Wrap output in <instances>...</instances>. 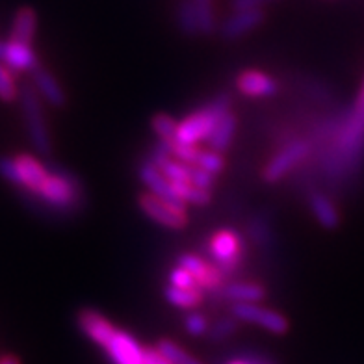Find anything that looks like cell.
Returning a JSON list of instances; mask_svg holds the SVG:
<instances>
[{
    "instance_id": "obj_1",
    "label": "cell",
    "mask_w": 364,
    "mask_h": 364,
    "mask_svg": "<svg viewBox=\"0 0 364 364\" xmlns=\"http://www.w3.org/2000/svg\"><path fill=\"white\" fill-rule=\"evenodd\" d=\"M229 106L230 97L227 93H221L214 101L188 115L186 119L178 123L175 144L197 145L203 139L210 138L212 130L216 129L221 117L229 114Z\"/></svg>"
},
{
    "instance_id": "obj_2",
    "label": "cell",
    "mask_w": 364,
    "mask_h": 364,
    "mask_svg": "<svg viewBox=\"0 0 364 364\" xmlns=\"http://www.w3.org/2000/svg\"><path fill=\"white\" fill-rule=\"evenodd\" d=\"M36 197L54 210H75L80 205L82 186L71 173L53 169L48 173V178L43 182V186L39 188V192L36 193Z\"/></svg>"
},
{
    "instance_id": "obj_3",
    "label": "cell",
    "mask_w": 364,
    "mask_h": 364,
    "mask_svg": "<svg viewBox=\"0 0 364 364\" xmlns=\"http://www.w3.org/2000/svg\"><path fill=\"white\" fill-rule=\"evenodd\" d=\"M341 160L344 164H359L364 153V82L353 110L348 115L344 130L338 136Z\"/></svg>"
},
{
    "instance_id": "obj_4",
    "label": "cell",
    "mask_w": 364,
    "mask_h": 364,
    "mask_svg": "<svg viewBox=\"0 0 364 364\" xmlns=\"http://www.w3.org/2000/svg\"><path fill=\"white\" fill-rule=\"evenodd\" d=\"M21 105H23V114L30 141H32L38 153L48 154L50 149H53V144H50V136H48L47 125H45V115L43 110H41V102H39V95L36 93L34 84H24L21 87Z\"/></svg>"
},
{
    "instance_id": "obj_5",
    "label": "cell",
    "mask_w": 364,
    "mask_h": 364,
    "mask_svg": "<svg viewBox=\"0 0 364 364\" xmlns=\"http://www.w3.org/2000/svg\"><path fill=\"white\" fill-rule=\"evenodd\" d=\"M230 314L238 321H247V323L264 327L273 335H284L290 327L288 320L281 312L260 307L257 303H232Z\"/></svg>"
},
{
    "instance_id": "obj_6",
    "label": "cell",
    "mask_w": 364,
    "mask_h": 364,
    "mask_svg": "<svg viewBox=\"0 0 364 364\" xmlns=\"http://www.w3.org/2000/svg\"><path fill=\"white\" fill-rule=\"evenodd\" d=\"M101 348L106 351L112 364H145V348L139 346L134 336L117 327L112 329Z\"/></svg>"
},
{
    "instance_id": "obj_7",
    "label": "cell",
    "mask_w": 364,
    "mask_h": 364,
    "mask_svg": "<svg viewBox=\"0 0 364 364\" xmlns=\"http://www.w3.org/2000/svg\"><path fill=\"white\" fill-rule=\"evenodd\" d=\"M210 253L216 268L223 275L235 272L242 262V240L235 230H220L210 242Z\"/></svg>"
},
{
    "instance_id": "obj_8",
    "label": "cell",
    "mask_w": 364,
    "mask_h": 364,
    "mask_svg": "<svg viewBox=\"0 0 364 364\" xmlns=\"http://www.w3.org/2000/svg\"><path fill=\"white\" fill-rule=\"evenodd\" d=\"M138 205L145 212V216H149L153 221L160 223V225L169 227V229H182V227H186V212L177 208V206L169 205L168 201H164V199L153 196V193L139 196Z\"/></svg>"
},
{
    "instance_id": "obj_9",
    "label": "cell",
    "mask_w": 364,
    "mask_h": 364,
    "mask_svg": "<svg viewBox=\"0 0 364 364\" xmlns=\"http://www.w3.org/2000/svg\"><path fill=\"white\" fill-rule=\"evenodd\" d=\"M309 154V144L307 141H294L288 147H284L277 156H273L268 164H266V168H264L262 177L264 181L273 184V182L281 181V178L287 175L290 169L296 166V164L301 162L305 156Z\"/></svg>"
},
{
    "instance_id": "obj_10",
    "label": "cell",
    "mask_w": 364,
    "mask_h": 364,
    "mask_svg": "<svg viewBox=\"0 0 364 364\" xmlns=\"http://www.w3.org/2000/svg\"><path fill=\"white\" fill-rule=\"evenodd\" d=\"M139 178L144 182L145 186L151 190V193L164 201H168L169 205L177 206L181 210L186 212V203L182 201L181 197L177 196V192L173 190V184L168 181V178L164 177V173L160 171L154 164L151 162H144L141 164V168H139Z\"/></svg>"
},
{
    "instance_id": "obj_11",
    "label": "cell",
    "mask_w": 364,
    "mask_h": 364,
    "mask_svg": "<svg viewBox=\"0 0 364 364\" xmlns=\"http://www.w3.org/2000/svg\"><path fill=\"white\" fill-rule=\"evenodd\" d=\"M264 11L260 8L253 10H236L235 15H230L225 23L221 24L220 34L225 41H236V39L244 38L245 34L253 32L264 23Z\"/></svg>"
},
{
    "instance_id": "obj_12",
    "label": "cell",
    "mask_w": 364,
    "mask_h": 364,
    "mask_svg": "<svg viewBox=\"0 0 364 364\" xmlns=\"http://www.w3.org/2000/svg\"><path fill=\"white\" fill-rule=\"evenodd\" d=\"M15 164H17V175H19V188H23L26 193L36 196L39 188L43 186V182L48 178L50 171L30 154L15 156Z\"/></svg>"
},
{
    "instance_id": "obj_13",
    "label": "cell",
    "mask_w": 364,
    "mask_h": 364,
    "mask_svg": "<svg viewBox=\"0 0 364 364\" xmlns=\"http://www.w3.org/2000/svg\"><path fill=\"white\" fill-rule=\"evenodd\" d=\"M178 266L192 273L199 287H201V290H214V288L221 287L223 279H225V275L216 266L206 264L205 260L196 257V255H181L178 257Z\"/></svg>"
},
{
    "instance_id": "obj_14",
    "label": "cell",
    "mask_w": 364,
    "mask_h": 364,
    "mask_svg": "<svg viewBox=\"0 0 364 364\" xmlns=\"http://www.w3.org/2000/svg\"><path fill=\"white\" fill-rule=\"evenodd\" d=\"M6 63V68L11 71H30L34 73L39 68L38 56L32 50V45L19 43V41H11L8 39L4 47V56L0 60Z\"/></svg>"
},
{
    "instance_id": "obj_15",
    "label": "cell",
    "mask_w": 364,
    "mask_h": 364,
    "mask_svg": "<svg viewBox=\"0 0 364 364\" xmlns=\"http://www.w3.org/2000/svg\"><path fill=\"white\" fill-rule=\"evenodd\" d=\"M236 87L247 97H272L277 93V82L260 71H244L236 77Z\"/></svg>"
},
{
    "instance_id": "obj_16",
    "label": "cell",
    "mask_w": 364,
    "mask_h": 364,
    "mask_svg": "<svg viewBox=\"0 0 364 364\" xmlns=\"http://www.w3.org/2000/svg\"><path fill=\"white\" fill-rule=\"evenodd\" d=\"M32 84H34L36 90L39 91V95L43 97L45 101L50 106H54V108H62V106H65V102H68L62 86H60L56 78H54L48 71H45V69L38 68L32 73Z\"/></svg>"
},
{
    "instance_id": "obj_17",
    "label": "cell",
    "mask_w": 364,
    "mask_h": 364,
    "mask_svg": "<svg viewBox=\"0 0 364 364\" xmlns=\"http://www.w3.org/2000/svg\"><path fill=\"white\" fill-rule=\"evenodd\" d=\"M36 26H38V17L36 11L30 8H21L15 14L14 24H11V41H19V43L32 45L36 34Z\"/></svg>"
},
{
    "instance_id": "obj_18",
    "label": "cell",
    "mask_w": 364,
    "mask_h": 364,
    "mask_svg": "<svg viewBox=\"0 0 364 364\" xmlns=\"http://www.w3.org/2000/svg\"><path fill=\"white\" fill-rule=\"evenodd\" d=\"M311 210L321 227L336 229L341 225V214L336 210V206L333 205V201L323 193H314L311 197Z\"/></svg>"
},
{
    "instance_id": "obj_19",
    "label": "cell",
    "mask_w": 364,
    "mask_h": 364,
    "mask_svg": "<svg viewBox=\"0 0 364 364\" xmlns=\"http://www.w3.org/2000/svg\"><path fill=\"white\" fill-rule=\"evenodd\" d=\"M236 125H238V119H236L235 114H230L229 112V114L221 117V121L216 125V129L212 130L210 138L206 139L212 151L223 153L225 149H229L230 141L235 138Z\"/></svg>"
},
{
    "instance_id": "obj_20",
    "label": "cell",
    "mask_w": 364,
    "mask_h": 364,
    "mask_svg": "<svg viewBox=\"0 0 364 364\" xmlns=\"http://www.w3.org/2000/svg\"><path fill=\"white\" fill-rule=\"evenodd\" d=\"M225 297L232 303H257L266 297V288L259 283H235L225 288Z\"/></svg>"
},
{
    "instance_id": "obj_21",
    "label": "cell",
    "mask_w": 364,
    "mask_h": 364,
    "mask_svg": "<svg viewBox=\"0 0 364 364\" xmlns=\"http://www.w3.org/2000/svg\"><path fill=\"white\" fill-rule=\"evenodd\" d=\"M166 299L175 307L193 309L203 301V290L201 288L168 287L166 288Z\"/></svg>"
},
{
    "instance_id": "obj_22",
    "label": "cell",
    "mask_w": 364,
    "mask_h": 364,
    "mask_svg": "<svg viewBox=\"0 0 364 364\" xmlns=\"http://www.w3.org/2000/svg\"><path fill=\"white\" fill-rule=\"evenodd\" d=\"M177 23L182 34L188 36V38L201 34L199 32V19H197V10L193 0H182L181 4H178Z\"/></svg>"
},
{
    "instance_id": "obj_23",
    "label": "cell",
    "mask_w": 364,
    "mask_h": 364,
    "mask_svg": "<svg viewBox=\"0 0 364 364\" xmlns=\"http://www.w3.org/2000/svg\"><path fill=\"white\" fill-rule=\"evenodd\" d=\"M173 190L177 192V196L181 197L182 201L190 203V205L197 206H206L212 201V193L201 190V188L193 186L192 182H171Z\"/></svg>"
},
{
    "instance_id": "obj_24",
    "label": "cell",
    "mask_w": 364,
    "mask_h": 364,
    "mask_svg": "<svg viewBox=\"0 0 364 364\" xmlns=\"http://www.w3.org/2000/svg\"><path fill=\"white\" fill-rule=\"evenodd\" d=\"M156 350H159L171 364H203L199 363L196 357H192V355L182 350L177 342L168 341V338H162V341L156 344Z\"/></svg>"
},
{
    "instance_id": "obj_25",
    "label": "cell",
    "mask_w": 364,
    "mask_h": 364,
    "mask_svg": "<svg viewBox=\"0 0 364 364\" xmlns=\"http://www.w3.org/2000/svg\"><path fill=\"white\" fill-rule=\"evenodd\" d=\"M151 127H153L154 134L159 136L160 139H168V141H175L177 138V129L178 123L173 117L166 114H156L151 119Z\"/></svg>"
},
{
    "instance_id": "obj_26",
    "label": "cell",
    "mask_w": 364,
    "mask_h": 364,
    "mask_svg": "<svg viewBox=\"0 0 364 364\" xmlns=\"http://www.w3.org/2000/svg\"><path fill=\"white\" fill-rule=\"evenodd\" d=\"M236 329H238V320L230 314V316L220 318V320L208 329L206 336H208V341L212 342H223L225 338H229L230 335H235Z\"/></svg>"
},
{
    "instance_id": "obj_27",
    "label": "cell",
    "mask_w": 364,
    "mask_h": 364,
    "mask_svg": "<svg viewBox=\"0 0 364 364\" xmlns=\"http://www.w3.org/2000/svg\"><path fill=\"white\" fill-rule=\"evenodd\" d=\"M159 169L169 182H190V166L188 164H182L178 160L175 162V160L169 159Z\"/></svg>"
},
{
    "instance_id": "obj_28",
    "label": "cell",
    "mask_w": 364,
    "mask_h": 364,
    "mask_svg": "<svg viewBox=\"0 0 364 364\" xmlns=\"http://www.w3.org/2000/svg\"><path fill=\"white\" fill-rule=\"evenodd\" d=\"M17 93H19V90H17V84L14 80L11 69H8L4 63L0 62V101H15Z\"/></svg>"
},
{
    "instance_id": "obj_29",
    "label": "cell",
    "mask_w": 364,
    "mask_h": 364,
    "mask_svg": "<svg viewBox=\"0 0 364 364\" xmlns=\"http://www.w3.org/2000/svg\"><path fill=\"white\" fill-rule=\"evenodd\" d=\"M196 168H201L205 171L212 173V175H218L225 168V160H223L221 153H218V151H201Z\"/></svg>"
},
{
    "instance_id": "obj_30",
    "label": "cell",
    "mask_w": 364,
    "mask_h": 364,
    "mask_svg": "<svg viewBox=\"0 0 364 364\" xmlns=\"http://www.w3.org/2000/svg\"><path fill=\"white\" fill-rule=\"evenodd\" d=\"M199 154H201V149H197L196 145H184V144H175L173 141V156L182 164H188V166H196L197 160H199Z\"/></svg>"
},
{
    "instance_id": "obj_31",
    "label": "cell",
    "mask_w": 364,
    "mask_h": 364,
    "mask_svg": "<svg viewBox=\"0 0 364 364\" xmlns=\"http://www.w3.org/2000/svg\"><path fill=\"white\" fill-rule=\"evenodd\" d=\"M184 327H186V333L190 336H203L208 333V329H210L206 316H203L199 312L188 314L186 320H184Z\"/></svg>"
},
{
    "instance_id": "obj_32",
    "label": "cell",
    "mask_w": 364,
    "mask_h": 364,
    "mask_svg": "<svg viewBox=\"0 0 364 364\" xmlns=\"http://www.w3.org/2000/svg\"><path fill=\"white\" fill-rule=\"evenodd\" d=\"M190 182L193 186L210 192L214 184H216V175H212V173L205 171L201 168H196V166H190Z\"/></svg>"
},
{
    "instance_id": "obj_33",
    "label": "cell",
    "mask_w": 364,
    "mask_h": 364,
    "mask_svg": "<svg viewBox=\"0 0 364 364\" xmlns=\"http://www.w3.org/2000/svg\"><path fill=\"white\" fill-rule=\"evenodd\" d=\"M169 283H171V287L177 288H201L192 273L182 268V266H177L173 269L171 275H169Z\"/></svg>"
},
{
    "instance_id": "obj_34",
    "label": "cell",
    "mask_w": 364,
    "mask_h": 364,
    "mask_svg": "<svg viewBox=\"0 0 364 364\" xmlns=\"http://www.w3.org/2000/svg\"><path fill=\"white\" fill-rule=\"evenodd\" d=\"M173 154V141L168 139H160L159 144L154 145V149L151 151V156H149L147 162L154 164L156 168H160L166 160H169V156Z\"/></svg>"
},
{
    "instance_id": "obj_35",
    "label": "cell",
    "mask_w": 364,
    "mask_h": 364,
    "mask_svg": "<svg viewBox=\"0 0 364 364\" xmlns=\"http://www.w3.org/2000/svg\"><path fill=\"white\" fill-rule=\"evenodd\" d=\"M0 177L11 182L14 186H19V175H17V164L15 159L0 156Z\"/></svg>"
},
{
    "instance_id": "obj_36",
    "label": "cell",
    "mask_w": 364,
    "mask_h": 364,
    "mask_svg": "<svg viewBox=\"0 0 364 364\" xmlns=\"http://www.w3.org/2000/svg\"><path fill=\"white\" fill-rule=\"evenodd\" d=\"M251 235H253L257 244H268L269 227L262 220H255L253 225H251Z\"/></svg>"
},
{
    "instance_id": "obj_37",
    "label": "cell",
    "mask_w": 364,
    "mask_h": 364,
    "mask_svg": "<svg viewBox=\"0 0 364 364\" xmlns=\"http://www.w3.org/2000/svg\"><path fill=\"white\" fill-rule=\"evenodd\" d=\"M145 364H171L156 348H145Z\"/></svg>"
},
{
    "instance_id": "obj_38",
    "label": "cell",
    "mask_w": 364,
    "mask_h": 364,
    "mask_svg": "<svg viewBox=\"0 0 364 364\" xmlns=\"http://www.w3.org/2000/svg\"><path fill=\"white\" fill-rule=\"evenodd\" d=\"M266 2H273V0H232L235 10H253V8H260Z\"/></svg>"
},
{
    "instance_id": "obj_39",
    "label": "cell",
    "mask_w": 364,
    "mask_h": 364,
    "mask_svg": "<svg viewBox=\"0 0 364 364\" xmlns=\"http://www.w3.org/2000/svg\"><path fill=\"white\" fill-rule=\"evenodd\" d=\"M0 364H21V360L15 355H6V357L0 359Z\"/></svg>"
},
{
    "instance_id": "obj_40",
    "label": "cell",
    "mask_w": 364,
    "mask_h": 364,
    "mask_svg": "<svg viewBox=\"0 0 364 364\" xmlns=\"http://www.w3.org/2000/svg\"><path fill=\"white\" fill-rule=\"evenodd\" d=\"M4 47H6V41H0V60L4 56Z\"/></svg>"
},
{
    "instance_id": "obj_41",
    "label": "cell",
    "mask_w": 364,
    "mask_h": 364,
    "mask_svg": "<svg viewBox=\"0 0 364 364\" xmlns=\"http://www.w3.org/2000/svg\"><path fill=\"white\" fill-rule=\"evenodd\" d=\"M196 4H212V0H193Z\"/></svg>"
},
{
    "instance_id": "obj_42",
    "label": "cell",
    "mask_w": 364,
    "mask_h": 364,
    "mask_svg": "<svg viewBox=\"0 0 364 364\" xmlns=\"http://www.w3.org/2000/svg\"><path fill=\"white\" fill-rule=\"evenodd\" d=\"M229 364H250V363H245V360H232V363Z\"/></svg>"
}]
</instances>
